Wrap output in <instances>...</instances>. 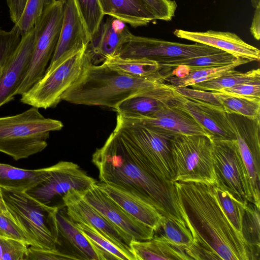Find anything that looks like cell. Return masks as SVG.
Wrapping results in <instances>:
<instances>
[{
	"label": "cell",
	"mask_w": 260,
	"mask_h": 260,
	"mask_svg": "<svg viewBox=\"0 0 260 260\" xmlns=\"http://www.w3.org/2000/svg\"><path fill=\"white\" fill-rule=\"evenodd\" d=\"M92 162L101 182L115 185L145 200L164 216L187 226L174 182L164 178L139 150L114 130Z\"/></svg>",
	"instance_id": "6da1fadb"
},
{
	"label": "cell",
	"mask_w": 260,
	"mask_h": 260,
	"mask_svg": "<svg viewBox=\"0 0 260 260\" xmlns=\"http://www.w3.org/2000/svg\"><path fill=\"white\" fill-rule=\"evenodd\" d=\"M183 216L193 238L191 259L251 260L255 255L223 212L212 185L174 182Z\"/></svg>",
	"instance_id": "7a4b0ae2"
},
{
	"label": "cell",
	"mask_w": 260,
	"mask_h": 260,
	"mask_svg": "<svg viewBox=\"0 0 260 260\" xmlns=\"http://www.w3.org/2000/svg\"><path fill=\"white\" fill-rule=\"evenodd\" d=\"M163 82V79L131 77L111 69L104 62L100 65L90 63L63 94L61 100L115 110L123 101L145 95Z\"/></svg>",
	"instance_id": "3957f363"
},
{
	"label": "cell",
	"mask_w": 260,
	"mask_h": 260,
	"mask_svg": "<svg viewBox=\"0 0 260 260\" xmlns=\"http://www.w3.org/2000/svg\"><path fill=\"white\" fill-rule=\"evenodd\" d=\"M63 126L60 121L45 118L35 107L17 115L0 117V152L16 160L27 158L43 150L50 133Z\"/></svg>",
	"instance_id": "277c9868"
},
{
	"label": "cell",
	"mask_w": 260,
	"mask_h": 260,
	"mask_svg": "<svg viewBox=\"0 0 260 260\" xmlns=\"http://www.w3.org/2000/svg\"><path fill=\"white\" fill-rule=\"evenodd\" d=\"M0 188L7 210L30 246L57 250L56 213L58 207L44 204L25 191Z\"/></svg>",
	"instance_id": "5b68a950"
},
{
	"label": "cell",
	"mask_w": 260,
	"mask_h": 260,
	"mask_svg": "<svg viewBox=\"0 0 260 260\" xmlns=\"http://www.w3.org/2000/svg\"><path fill=\"white\" fill-rule=\"evenodd\" d=\"M173 182L216 184L211 139L201 135H177L170 139Z\"/></svg>",
	"instance_id": "8992f818"
},
{
	"label": "cell",
	"mask_w": 260,
	"mask_h": 260,
	"mask_svg": "<svg viewBox=\"0 0 260 260\" xmlns=\"http://www.w3.org/2000/svg\"><path fill=\"white\" fill-rule=\"evenodd\" d=\"M63 0L47 6L35 23L34 47L28 69L14 93L22 94L45 75L60 35L63 18Z\"/></svg>",
	"instance_id": "52a82bcc"
},
{
	"label": "cell",
	"mask_w": 260,
	"mask_h": 260,
	"mask_svg": "<svg viewBox=\"0 0 260 260\" xmlns=\"http://www.w3.org/2000/svg\"><path fill=\"white\" fill-rule=\"evenodd\" d=\"M147 96L188 114L206 129L212 138L236 139L228 114L220 106L185 96L174 87L164 82Z\"/></svg>",
	"instance_id": "ba28073f"
},
{
	"label": "cell",
	"mask_w": 260,
	"mask_h": 260,
	"mask_svg": "<svg viewBox=\"0 0 260 260\" xmlns=\"http://www.w3.org/2000/svg\"><path fill=\"white\" fill-rule=\"evenodd\" d=\"M91 62L86 49L66 61L52 73L21 94L20 101L38 108L55 107L63 94L78 79Z\"/></svg>",
	"instance_id": "9c48e42d"
},
{
	"label": "cell",
	"mask_w": 260,
	"mask_h": 260,
	"mask_svg": "<svg viewBox=\"0 0 260 260\" xmlns=\"http://www.w3.org/2000/svg\"><path fill=\"white\" fill-rule=\"evenodd\" d=\"M132 144L165 179L173 181L170 140L142 123L118 114L114 129Z\"/></svg>",
	"instance_id": "30bf717a"
},
{
	"label": "cell",
	"mask_w": 260,
	"mask_h": 260,
	"mask_svg": "<svg viewBox=\"0 0 260 260\" xmlns=\"http://www.w3.org/2000/svg\"><path fill=\"white\" fill-rule=\"evenodd\" d=\"M214 169L216 184L236 199L252 203L247 170L236 139L213 137Z\"/></svg>",
	"instance_id": "8fae6325"
},
{
	"label": "cell",
	"mask_w": 260,
	"mask_h": 260,
	"mask_svg": "<svg viewBox=\"0 0 260 260\" xmlns=\"http://www.w3.org/2000/svg\"><path fill=\"white\" fill-rule=\"evenodd\" d=\"M222 51L204 44H186L141 37L133 34L118 54L121 57H145L157 61L182 58H192Z\"/></svg>",
	"instance_id": "7c38bea8"
},
{
	"label": "cell",
	"mask_w": 260,
	"mask_h": 260,
	"mask_svg": "<svg viewBox=\"0 0 260 260\" xmlns=\"http://www.w3.org/2000/svg\"><path fill=\"white\" fill-rule=\"evenodd\" d=\"M249 181L253 203H260V119L227 114Z\"/></svg>",
	"instance_id": "4fadbf2b"
},
{
	"label": "cell",
	"mask_w": 260,
	"mask_h": 260,
	"mask_svg": "<svg viewBox=\"0 0 260 260\" xmlns=\"http://www.w3.org/2000/svg\"><path fill=\"white\" fill-rule=\"evenodd\" d=\"M96 181L78 165L60 161L51 166L47 178L26 192L38 201L49 205L55 197L63 195L73 189L84 192Z\"/></svg>",
	"instance_id": "5bb4252c"
},
{
	"label": "cell",
	"mask_w": 260,
	"mask_h": 260,
	"mask_svg": "<svg viewBox=\"0 0 260 260\" xmlns=\"http://www.w3.org/2000/svg\"><path fill=\"white\" fill-rule=\"evenodd\" d=\"M63 18L60 35L44 76L49 75L66 61L85 49L90 41L91 36L75 1L63 0Z\"/></svg>",
	"instance_id": "9a60e30c"
},
{
	"label": "cell",
	"mask_w": 260,
	"mask_h": 260,
	"mask_svg": "<svg viewBox=\"0 0 260 260\" xmlns=\"http://www.w3.org/2000/svg\"><path fill=\"white\" fill-rule=\"evenodd\" d=\"M81 193L90 205L131 241H147L153 237L155 232L153 229L128 214L100 189L96 182Z\"/></svg>",
	"instance_id": "2e32d148"
},
{
	"label": "cell",
	"mask_w": 260,
	"mask_h": 260,
	"mask_svg": "<svg viewBox=\"0 0 260 260\" xmlns=\"http://www.w3.org/2000/svg\"><path fill=\"white\" fill-rule=\"evenodd\" d=\"M62 201L67 208L66 214L73 221L92 227L122 250L133 255L130 249L131 240L90 205L81 191H68L63 195Z\"/></svg>",
	"instance_id": "e0dca14e"
},
{
	"label": "cell",
	"mask_w": 260,
	"mask_h": 260,
	"mask_svg": "<svg viewBox=\"0 0 260 260\" xmlns=\"http://www.w3.org/2000/svg\"><path fill=\"white\" fill-rule=\"evenodd\" d=\"M136 120L171 139L177 135L212 136L194 118L184 112L164 104L155 113L129 118Z\"/></svg>",
	"instance_id": "ac0fdd59"
},
{
	"label": "cell",
	"mask_w": 260,
	"mask_h": 260,
	"mask_svg": "<svg viewBox=\"0 0 260 260\" xmlns=\"http://www.w3.org/2000/svg\"><path fill=\"white\" fill-rule=\"evenodd\" d=\"M132 35L122 21L111 16L105 21L103 20L98 30L91 36L86 48L92 63H103L117 55Z\"/></svg>",
	"instance_id": "d6986e66"
},
{
	"label": "cell",
	"mask_w": 260,
	"mask_h": 260,
	"mask_svg": "<svg viewBox=\"0 0 260 260\" xmlns=\"http://www.w3.org/2000/svg\"><path fill=\"white\" fill-rule=\"evenodd\" d=\"M34 37V28L21 37L20 42L0 75V107L14 99V93L23 79L29 66L33 50Z\"/></svg>",
	"instance_id": "ffe728a7"
},
{
	"label": "cell",
	"mask_w": 260,
	"mask_h": 260,
	"mask_svg": "<svg viewBox=\"0 0 260 260\" xmlns=\"http://www.w3.org/2000/svg\"><path fill=\"white\" fill-rule=\"evenodd\" d=\"M173 34L179 38L213 47L250 62L259 61L260 59L258 48L246 43L233 32L212 30L194 32L177 29Z\"/></svg>",
	"instance_id": "44dd1931"
},
{
	"label": "cell",
	"mask_w": 260,
	"mask_h": 260,
	"mask_svg": "<svg viewBox=\"0 0 260 260\" xmlns=\"http://www.w3.org/2000/svg\"><path fill=\"white\" fill-rule=\"evenodd\" d=\"M96 184L125 211L142 223L157 232L164 217L152 205L120 187L98 182Z\"/></svg>",
	"instance_id": "7402d4cb"
},
{
	"label": "cell",
	"mask_w": 260,
	"mask_h": 260,
	"mask_svg": "<svg viewBox=\"0 0 260 260\" xmlns=\"http://www.w3.org/2000/svg\"><path fill=\"white\" fill-rule=\"evenodd\" d=\"M57 245L63 243L67 253L75 259L100 260L95 247L78 229L75 222L58 208L56 213Z\"/></svg>",
	"instance_id": "603a6c76"
},
{
	"label": "cell",
	"mask_w": 260,
	"mask_h": 260,
	"mask_svg": "<svg viewBox=\"0 0 260 260\" xmlns=\"http://www.w3.org/2000/svg\"><path fill=\"white\" fill-rule=\"evenodd\" d=\"M189 96L220 106L227 114L241 115L251 119H260V99L194 89L190 90Z\"/></svg>",
	"instance_id": "cb8c5ba5"
},
{
	"label": "cell",
	"mask_w": 260,
	"mask_h": 260,
	"mask_svg": "<svg viewBox=\"0 0 260 260\" xmlns=\"http://www.w3.org/2000/svg\"><path fill=\"white\" fill-rule=\"evenodd\" d=\"M240 57L226 52H219L196 57L182 58L157 61L160 74L165 76L180 77L189 71L206 68H217L238 61Z\"/></svg>",
	"instance_id": "d4e9b609"
},
{
	"label": "cell",
	"mask_w": 260,
	"mask_h": 260,
	"mask_svg": "<svg viewBox=\"0 0 260 260\" xmlns=\"http://www.w3.org/2000/svg\"><path fill=\"white\" fill-rule=\"evenodd\" d=\"M104 15H108L134 27L147 25L156 20L141 0H99Z\"/></svg>",
	"instance_id": "484cf974"
},
{
	"label": "cell",
	"mask_w": 260,
	"mask_h": 260,
	"mask_svg": "<svg viewBox=\"0 0 260 260\" xmlns=\"http://www.w3.org/2000/svg\"><path fill=\"white\" fill-rule=\"evenodd\" d=\"M130 249L136 260H189L184 250L170 243L159 235L147 241L132 240Z\"/></svg>",
	"instance_id": "4316f807"
},
{
	"label": "cell",
	"mask_w": 260,
	"mask_h": 260,
	"mask_svg": "<svg viewBox=\"0 0 260 260\" xmlns=\"http://www.w3.org/2000/svg\"><path fill=\"white\" fill-rule=\"evenodd\" d=\"M50 170L51 166L26 170L0 163V187L26 192L47 178Z\"/></svg>",
	"instance_id": "83f0119b"
},
{
	"label": "cell",
	"mask_w": 260,
	"mask_h": 260,
	"mask_svg": "<svg viewBox=\"0 0 260 260\" xmlns=\"http://www.w3.org/2000/svg\"><path fill=\"white\" fill-rule=\"evenodd\" d=\"M108 67L126 75L138 78L163 79L157 61L145 57H121L116 55L103 62Z\"/></svg>",
	"instance_id": "f1b7e54d"
},
{
	"label": "cell",
	"mask_w": 260,
	"mask_h": 260,
	"mask_svg": "<svg viewBox=\"0 0 260 260\" xmlns=\"http://www.w3.org/2000/svg\"><path fill=\"white\" fill-rule=\"evenodd\" d=\"M250 62L245 58L219 67L206 68L189 71L180 77L168 76L164 77V82L175 88L188 87L192 85L211 80L235 71L241 65Z\"/></svg>",
	"instance_id": "f546056e"
},
{
	"label": "cell",
	"mask_w": 260,
	"mask_h": 260,
	"mask_svg": "<svg viewBox=\"0 0 260 260\" xmlns=\"http://www.w3.org/2000/svg\"><path fill=\"white\" fill-rule=\"evenodd\" d=\"M75 223L78 229L95 247L100 260H136L133 255L122 250L92 227L84 223Z\"/></svg>",
	"instance_id": "4dcf8cb0"
},
{
	"label": "cell",
	"mask_w": 260,
	"mask_h": 260,
	"mask_svg": "<svg viewBox=\"0 0 260 260\" xmlns=\"http://www.w3.org/2000/svg\"><path fill=\"white\" fill-rule=\"evenodd\" d=\"M260 79V70L253 69L246 72L234 71L218 78L193 84L192 88L206 91H218L242 83Z\"/></svg>",
	"instance_id": "1f68e13d"
},
{
	"label": "cell",
	"mask_w": 260,
	"mask_h": 260,
	"mask_svg": "<svg viewBox=\"0 0 260 260\" xmlns=\"http://www.w3.org/2000/svg\"><path fill=\"white\" fill-rule=\"evenodd\" d=\"M164 104L151 97L138 95L127 99L114 110L124 118L149 116L158 111Z\"/></svg>",
	"instance_id": "d6a6232c"
},
{
	"label": "cell",
	"mask_w": 260,
	"mask_h": 260,
	"mask_svg": "<svg viewBox=\"0 0 260 260\" xmlns=\"http://www.w3.org/2000/svg\"><path fill=\"white\" fill-rule=\"evenodd\" d=\"M162 231L159 236L170 243L184 250L187 254L192 248L193 238L186 225L164 216L161 226L157 231Z\"/></svg>",
	"instance_id": "836d02e7"
},
{
	"label": "cell",
	"mask_w": 260,
	"mask_h": 260,
	"mask_svg": "<svg viewBox=\"0 0 260 260\" xmlns=\"http://www.w3.org/2000/svg\"><path fill=\"white\" fill-rule=\"evenodd\" d=\"M212 186L225 216L235 229L242 236L243 217L246 205L249 202H242L238 200L228 191L217 185Z\"/></svg>",
	"instance_id": "e575fe53"
},
{
	"label": "cell",
	"mask_w": 260,
	"mask_h": 260,
	"mask_svg": "<svg viewBox=\"0 0 260 260\" xmlns=\"http://www.w3.org/2000/svg\"><path fill=\"white\" fill-rule=\"evenodd\" d=\"M242 234L255 255L259 251V209L253 203L246 205L242 221Z\"/></svg>",
	"instance_id": "d590c367"
},
{
	"label": "cell",
	"mask_w": 260,
	"mask_h": 260,
	"mask_svg": "<svg viewBox=\"0 0 260 260\" xmlns=\"http://www.w3.org/2000/svg\"><path fill=\"white\" fill-rule=\"evenodd\" d=\"M56 0H26L22 13L13 28L21 36H25L34 27L44 9Z\"/></svg>",
	"instance_id": "8d00e7d4"
},
{
	"label": "cell",
	"mask_w": 260,
	"mask_h": 260,
	"mask_svg": "<svg viewBox=\"0 0 260 260\" xmlns=\"http://www.w3.org/2000/svg\"><path fill=\"white\" fill-rule=\"evenodd\" d=\"M78 11L90 36L95 32L103 20L99 0H75Z\"/></svg>",
	"instance_id": "74e56055"
},
{
	"label": "cell",
	"mask_w": 260,
	"mask_h": 260,
	"mask_svg": "<svg viewBox=\"0 0 260 260\" xmlns=\"http://www.w3.org/2000/svg\"><path fill=\"white\" fill-rule=\"evenodd\" d=\"M2 260H25L28 245L24 242L0 236Z\"/></svg>",
	"instance_id": "f35d334b"
},
{
	"label": "cell",
	"mask_w": 260,
	"mask_h": 260,
	"mask_svg": "<svg viewBox=\"0 0 260 260\" xmlns=\"http://www.w3.org/2000/svg\"><path fill=\"white\" fill-rule=\"evenodd\" d=\"M151 11L155 19L171 21L177 7L173 0H141Z\"/></svg>",
	"instance_id": "ab89813d"
},
{
	"label": "cell",
	"mask_w": 260,
	"mask_h": 260,
	"mask_svg": "<svg viewBox=\"0 0 260 260\" xmlns=\"http://www.w3.org/2000/svg\"><path fill=\"white\" fill-rule=\"evenodd\" d=\"M216 92L260 99V79L239 84Z\"/></svg>",
	"instance_id": "60d3db41"
},
{
	"label": "cell",
	"mask_w": 260,
	"mask_h": 260,
	"mask_svg": "<svg viewBox=\"0 0 260 260\" xmlns=\"http://www.w3.org/2000/svg\"><path fill=\"white\" fill-rule=\"evenodd\" d=\"M0 236L22 241L28 246L30 243L25 235L12 218L0 213Z\"/></svg>",
	"instance_id": "b9f144b4"
},
{
	"label": "cell",
	"mask_w": 260,
	"mask_h": 260,
	"mask_svg": "<svg viewBox=\"0 0 260 260\" xmlns=\"http://www.w3.org/2000/svg\"><path fill=\"white\" fill-rule=\"evenodd\" d=\"M75 259L63 252L57 250H49L29 246L25 260H60Z\"/></svg>",
	"instance_id": "7bdbcfd3"
},
{
	"label": "cell",
	"mask_w": 260,
	"mask_h": 260,
	"mask_svg": "<svg viewBox=\"0 0 260 260\" xmlns=\"http://www.w3.org/2000/svg\"><path fill=\"white\" fill-rule=\"evenodd\" d=\"M255 9L250 30L254 39L259 41L260 38V4Z\"/></svg>",
	"instance_id": "ee69618b"
},
{
	"label": "cell",
	"mask_w": 260,
	"mask_h": 260,
	"mask_svg": "<svg viewBox=\"0 0 260 260\" xmlns=\"http://www.w3.org/2000/svg\"><path fill=\"white\" fill-rule=\"evenodd\" d=\"M0 213L4 214L6 216H8V217H9L12 218L11 215H10V213L9 212L8 210H7V208L5 203L4 202L1 188H0Z\"/></svg>",
	"instance_id": "f6af8a7d"
},
{
	"label": "cell",
	"mask_w": 260,
	"mask_h": 260,
	"mask_svg": "<svg viewBox=\"0 0 260 260\" xmlns=\"http://www.w3.org/2000/svg\"><path fill=\"white\" fill-rule=\"evenodd\" d=\"M8 32L0 28V46L8 36Z\"/></svg>",
	"instance_id": "bcb514c9"
},
{
	"label": "cell",
	"mask_w": 260,
	"mask_h": 260,
	"mask_svg": "<svg viewBox=\"0 0 260 260\" xmlns=\"http://www.w3.org/2000/svg\"><path fill=\"white\" fill-rule=\"evenodd\" d=\"M252 6L255 8L258 5L260 4V0H250Z\"/></svg>",
	"instance_id": "7dc6e473"
},
{
	"label": "cell",
	"mask_w": 260,
	"mask_h": 260,
	"mask_svg": "<svg viewBox=\"0 0 260 260\" xmlns=\"http://www.w3.org/2000/svg\"><path fill=\"white\" fill-rule=\"evenodd\" d=\"M0 260H2V248L0 243Z\"/></svg>",
	"instance_id": "c3c4849f"
}]
</instances>
